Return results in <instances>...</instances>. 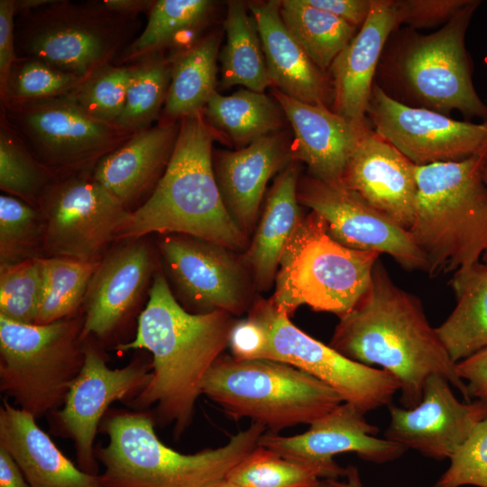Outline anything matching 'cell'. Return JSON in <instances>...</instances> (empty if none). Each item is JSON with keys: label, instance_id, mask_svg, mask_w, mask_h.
Returning a JSON list of instances; mask_svg holds the SVG:
<instances>
[{"label": "cell", "instance_id": "44dd1931", "mask_svg": "<svg viewBox=\"0 0 487 487\" xmlns=\"http://www.w3.org/2000/svg\"><path fill=\"white\" fill-rule=\"evenodd\" d=\"M400 24L396 0H372L366 21L328 69L332 110L360 128H369L373 78L387 41Z\"/></svg>", "mask_w": 487, "mask_h": 487}, {"label": "cell", "instance_id": "5b68a950", "mask_svg": "<svg viewBox=\"0 0 487 487\" xmlns=\"http://www.w3.org/2000/svg\"><path fill=\"white\" fill-rule=\"evenodd\" d=\"M265 430L253 422L222 446L186 455L160 440L151 417L117 414L106 424L99 482L103 487H213L258 446Z\"/></svg>", "mask_w": 487, "mask_h": 487}, {"label": "cell", "instance_id": "ba28073f", "mask_svg": "<svg viewBox=\"0 0 487 487\" xmlns=\"http://www.w3.org/2000/svg\"><path fill=\"white\" fill-rule=\"evenodd\" d=\"M142 22L105 8L101 2L55 0L15 15L16 57L40 60L86 78L114 64Z\"/></svg>", "mask_w": 487, "mask_h": 487}, {"label": "cell", "instance_id": "9a60e30c", "mask_svg": "<svg viewBox=\"0 0 487 487\" xmlns=\"http://www.w3.org/2000/svg\"><path fill=\"white\" fill-rule=\"evenodd\" d=\"M298 199L326 223L328 234L344 246L387 253L407 270L427 271L425 255L410 233L363 201L343 183L313 177L299 180Z\"/></svg>", "mask_w": 487, "mask_h": 487}, {"label": "cell", "instance_id": "60d3db41", "mask_svg": "<svg viewBox=\"0 0 487 487\" xmlns=\"http://www.w3.org/2000/svg\"><path fill=\"white\" fill-rule=\"evenodd\" d=\"M84 80L83 78L59 69L40 60L17 57L5 87L0 91L1 103L67 96Z\"/></svg>", "mask_w": 487, "mask_h": 487}, {"label": "cell", "instance_id": "11a10c76", "mask_svg": "<svg viewBox=\"0 0 487 487\" xmlns=\"http://www.w3.org/2000/svg\"><path fill=\"white\" fill-rule=\"evenodd\" d=\"M213 487H241L236 483L228 481L226 478L214 485Z\"/></svg>", "mask_w": 487, "mask_h": 487}, {"label": "cell", "instance_id": "ab89813d", "mask_svg": "<svg viewBox=\"0 0 487 487\" xmlns=\"http://www.w3.org/2000/svg\"><path fill=\"white\" fill-rule=\"evenodd\" d=\"M43 289L41 257L0 265V317L36 324Z\"/></svg>", "mask_w": 487, "mask_h": 487}, {"label": "cell", "instance_id": "b9f144b4", "mask_svg": "<svg viewBox=\"0 0 487 487\" xmlns=\"http://www.w3.org/2000/svg\"><path fill=\"white\" fill-rule=\"evenodd\" d=\"M132 69V64H108L67 96L93 118L116 124L124 109Z\"/></svg>", "mask_w": 487, "mask_h": 487}, {"label": "cell", "instance_id": "484cf974", "mask_svg": "<svg viewBox=\"0 0 487 487\" xmlns=\"http://www.w3.org/2000/svg\"><path fill=\"white\" fill-rule=\"evenodd\" d=\"M180 120H161L102 158L92 175L126 207L153 191L171 157ZM151 192V193H152Z\"/></svg>", "mask_w": 487, "mask_h": 487}, {"label": "cell", "instance_id": "8fae6325", "mask_svg": "<svg viewBox=\"0 0 487 487\" xmlns=\"http://www.w3.org/2000/svg\"><path fill=\"white\" fill-rule=\"evenodd\" d=\"M1 117L57 178L92 170L135 134L93 118L68 96L1 103Z\"/></svg>", "mask_w": 487, "mask_h": 487}, {"label": "cell", "instance_id": "d6a6232c", "mask_svg": "<svg viewBox=\"0 0 487 487\" xmlns=\"http://www.w3.org/2000/svg\"><path fill=\"white\" fill-rule=\"evenodd\" d=\"M247 7L241 1L228 2L224 22L225 44L218 56L221 85L223 87L240 85L263 93L271 83L258 29Z\"/></svg>", "mask_w": 487, "mask_h": 487}, {"label": "cell", "instance_id": "30bf717a", "mask_svg": "<svg viewBox=\"0 0 487 487\" xmlns=\"http://www.w3.org/2000/svg\"><path fill=\"white\" fill-rule=\"evenodd\" d=\"M83 323L20 324L0 317V389L35 418L64 403L84 363Z\"/></svg>", "mask_w": 487, "mask_h": 487}, {"label": "cell", "instance_id": "5bb4252c", "mask_svg": "<svg viewBox=\"0 0 487 487\" xmlns=\"http://www.w3.org/2000/svg\"><path fill=\"white\" fill-rule=\"evenodd\" d=\"M366 115L373 131L417 166L462 161L487 152V120L473 124L410 106L376 83Z\"/></svg>", "mask_w": 487, "mask_h": 487}, {"label": "cell", "instance_id": "ac0fdd59", "mask_svg": "<svg viewBox=\"0 0 487 487\" xmlns=\"http://www.w3.org/2000/svg\"><path fill=\"white\" fill-rule=\"evenodd\" d=\"M389 409L385 437L436 460L450 459L475 426L487 418V401H459L450 383L439 375L427 379L416 407L391 404Z\"/></svg>", "mask_w": 487, "mask_h": 487}, {"label": "cell", "instance_id": "f1b7e54d", "mask_svg": "<svg viewBox=\"0 0 487 487\" xmlns=\"http://www.w3.org/2000/svg\"><path fill=\"white\" fill-rule=\"evenodd\" d=\"M456 306L436 332L457 363L487 346V265L476 262L455 271Z\"/></svg>", "mask_w": 487, "mask_h": 487}, {"label": "cell", "instance_id": "cb8c5ba5", "mask_svg": "<svg viewBox=\"0 0 487 487\" xmlns=\"http://www.w3.org/2000/svg\"><path fill=\"white\" fill-rule=\"evenodd\" d=\"M290 161L288 138L283 132L262 137L236 151H219L213 157L224 204L247 236L255 229L270 179Z\"/></svg>", "mask_w": 487, "mask_h": 487}, {"label": "cell", "instance_id": "f6af8a7d", "mask_svg": "<svg viewBox=\"0 0 487 487\" xmlns=\"http://www.w3.org/2000/svg\"><path fill=\"white\" fill-rule=\"evenodd\" d=\"M265 345V331L254 318L248 316L234 322L228 341L234 358L238 360L261 359Z\"/></svg>", "mask_w": 487, "mask_h": 487}, {"label": "cell", "instance_id": "7c38bea8", "mask_svg": "<svg viewBox=\"0 0 487 487\" xmlns=\"http://www.w3.org/2000/svg\"><path fill=\"white\" fill-rule=\"evenodd\" d=\"M248 316L258 321L266 334L261 359L282 362L304 371L365 414L391 405L400 389L398 380L387 371L353 361L304 333L270 300L257 301Z\"/></svg>", "mask_w": 487, "mask_h": 487}, {"label": "cell", "instance_id": "d590c367", "mask_svg": "<svg viewBox=\"0 0 487 487\" xmlns=\"http://www.w3.org/2000/svg\"><path fill=\"white\" fill-rule=\"evenodd\" d=\"M99 262L42 256L43 289L36 324H50L73 314L85 302Z\"/></svg>", "mask_w": 487, "mask_h": 487}, {"label": "cell", "instance_id": "d4e9b609", "mask_svg": "<svg viewBox=\"0 0 487 487\" xmlns=\"http://www.w3.org/2000/svg\"><path fill=\"white\" fill-rule=\"evenodd\" d=\"M271 86L296 100L329 107L333 87L329 75L319 69L285 26L279 1L251 2Z\"/></svg>", "mask_w": 487, "mask_h": 487}, {"label": "cell", "instance_id": "8992f818", "mask_svg": "<svg viewBox=\"0 0 487 487\" xmlns=\"http://www.w3.org/2000/svg\"><path fill=\"white\" fill-rule=\"evenodd\" d=\"M202 394L234 420L249 418L271 433L311 425L344 402L316 377L270 359L220 356L206 375Z\"/></svg>", "mask_w": 487, "mask_h": 487}, {"label": "cell", "instance_id": "4dcf8cb0", "mask_svg": "<svg viewBox=\"0 0 487 487\" xmlns=\"http://www.w3.org/2000/svg\"><path fill=\"white\" fill-rule=\"evenodd\" d=\"M219 45L220 33L211 32L170 57L171 78L162 120L179 121L203 110L216 92Z\"/></svg>", "mask_w": 487, "mask_h": 487}, {"label": "cell", "instance_id": "7dc6e473", "mask_svg": "<svg viewBox=\"0 0 487 487\" xmlns=\"http://www.w3.org/2000/svg\"><path fill=\"white\" fill-rule=\"evenodd\" d=\"M458 376L466 381L470 398L487 401V346L456 363Z\"/></svg>", "mask_w": 487, "mask_h": 487}, {"label": "cell", "instance_id": "bcb514c9", "mask_svg": "<svg viewBox=\"0 0 487 487\" xmlns=\"http://www.w3.org/2000/svg\"><path fill=\"white\" fill-rule=\"evenodd\" d=\"M14 0H0V91L6 85L16 60Z\"/></svg>", "mask_w": 487, "mask_h": 487}, {"label": "cell", "instance_id": "7402d4cb", "mask_svg": "<svg viewBox=\"0 0 487 487\" xmlns=\"http://www.w3.org/2000/svg\"><path fill=\"white\" fill-rule=\"evenodd\" d=\"M294 138L291 160L307 164L311 177L330 183H343L348 161L365 133L325 106L307 104L273 88Z\"/></svg>", "mask_w": 487, "mask_h": 487}, {"label": "cell", "instance_id": "f35d334b", "mask_svg": "<svg viewBox=\"0 0 487 487\" xmlns=\"http://www.w3.org/2000/svg\"><path fill=\"white\" fill-rule=\"evenodd\" d=\"M45 220L40 207L4 194L0 196V265L42 257Z\"/></svg>", "mask_w": 487, "mask_h": 487}, {"label": "cell", "instance_id": "52a82bcc", "mask_svg": "<svg viewBox=\"0 0 487 487\" xmlns=\"http://www.w3.org/2000/svg\"><path fill=\"white\" fill-rule=\"evenodd\" d=\"M379 256L337 243L328 234L325 221L311 211L281 255L270 301L289 317L302 305L341 317L367 291Z\"/></svg>", "mask_w": 487, "mask_h": 487}, {"label": "cell", "instance_id": "681fc988", "mask_svg": "<svg viewBox=\"0 0 487 487\" xmlns=\"http://www.w3.org/2000/svg\"><path fill=\"white\" fill-rule=\"evenodd\" d=\"M0 487H30L6 450L0 447Z\"/></svg>", "mask_w": 487, "mask_h": 487}, {"label": "cell", "instance_id": "9c48e42d", "mask_svg": "<svg viewBox=\"0 0 487 487\" xmlns=\"http://www.w3.org/2000/svg\"><path fill=\"white\" fill-rule=\"evenodd\" d=\"M480 1L468 3L439 30L430 34L407 32L387 59L388 74L408 106L448 115L487 120V105L472 79L464 39ZM384 65V66H385Z\"/></svg>", "mask_w": 487, "mask_h": 487}, {"label": "cell", "instance_id": "603a6c76", "mask_svg": "<svg viewBox=\"0 0 487 487\" xmlns=\"http://www.w3.org/2000/svg\"><path fill=\"white\" fill-rule=\"evenodd\" d=\"M153 270L152 251L141 238L104 256L86 296L81 339L105 336L116 328L144 292Z\"/></svg>", "mask_w": 487, "mask_h": 487}, {"label": "cell", "instance_id": "db71d44e", "mask_svg": "<svg viewBox=\"0 0 487 487\" xmlns=\"http://www.w3.org/2000/svg\"><path fill=\"white\" fill-rule=\"evenodd\" d=\"M313 487H336V486L333 483L332 479H322Z\"/></svg>", "mask_w": 487, "mask_h": 487}, {"label": "cell", "instance_id": "4316f807", "mask_svg": "<svg viewBox=\"0 0 487 487\" xmlns=\"http://www.w3.org/2000/svg\"><path fill=\"white\" fill-rule=\"evenodd\" d=\"M0 447L12 456L30 487H103L98 475L69 460L27 411L4 401Z\"/></svg>", "mask_w": 487, "mask_h": 487}, {"label": "cell", "instance_id": "ffe728a7", "mask_svg": "<svg viewBox=\"0 0 487 487\" xmlns=\"http://www.w3.org/2000/svg\"><path fill=\"white\" fill-rule=\"evenodd\" d=\"M415 166L392 144L369 129L348 161L343 184L409 231L416 211Z\"/></svg>", "mask_w": 487, "mask_h": 487}, {"label": "cell", "instance_id": "e575fe53", "mask_svg": "<svg viewBox=\"0 0 487 487\" xmlns=\"http://www.w3.org/2000/svg\"><path fill=\"white\" fill-rule=\"evenodd\" d=\"M123 112L116 124L137 133L152 127L164 106L171 78V60L162 52L133 63Z\"/></svg>", "mask_w": 487, "mask_h": 487}, {"label": "cell", "instance_id": "4fadbf2b", "mask_svg": "<svg viewBox=\"0 0 487 487\" xmlns=\"http://www.w3.org/2000/svg\"><path fill=\"white\" fill-rule=\"evenodd\" d=\"M45 220V257L98 262L130 209L92 175L58 178L40 205Z\"/></svg>", "mask_w": 487, "mask_h": 487}, {"label": "cell", "instance_id": "d6986e66", "mask_svg": "<svg viewBox=\"0 0 487 487\" xmlns=\"http://www.w3.org/2000/svg\"><path fill=\"white\" fill-rule=\"evenodd\" d=\"M152 367L132 363L110 369L93 348H84V363L72 381L58 418L73 439L79 469L96 474L93 443L97 427L110 404L140 392L151 380Z\"/></svg>", "mask_w": 487, "mask_h": 487}, {"label": "cell", "instance_id": "6da1fadb", "mask_svg": "<svg viewBox=\"0 0 487 487\" xmlns=\"http://www.w3.org/2000/svg\"><path fill=\"white\" fill-rule=\"evenodd\" d=\"M329 345L353 361L379 365L393 375L405 409L419 404L431 375L445 378L466 402L472 401L456 363L429 325L419 299L396 286L379 260L370 287L339 317Z\"/></svg>", "mask_w": 487, "mask_h": 487}, {"label": "cell", "instance_id": "836d02e7", "mask_svg": "<svg viewBox=\"0 0 487 487\" xmlns=\"http://www.w3.org/2000/svg\"><path fill=\"white\" fill-rule=\"evenodd\" d=\"M279 2L289 32L313 62L326 72L359 29L305 0Z\"/></svg>", "mask_w": 487, "mask_h": 487}, {"label": "cell", "instance_id": "1f68e13d", "mask_svg": "<svg viewBox=\"0 0 487 487\" xmlns=\"http://www.w3.org/2000/svg\"><path fill=\"white\" fill-rule=\"evenodd\" d=\"M203 114L216 135L222 133L243 146L281 132L286 119L274 97L249 89L229 96L216 91L203 108Z\"/></svg>", "mask_w": 487, "mask_h": 487}, {"label": "cell", "instance_id": "6f0895ef", "mask_svg": "<svg viewBox=\"0 0 487 487\" xmlns=\"http://www.w3.org/2000/svg\"><path fill=\"white\" fill-rule=\"evenodd\" d=\"M482 262L487 265V251L482 255Z\"/></svg>", "mask_w": 487, "mask_h": 487}, {"label": "cell", "instance_id": "e0dca14e", "mask_svg": "<svg viewBox=\"0 0 487 487\" xmlns=\"http://www.w3.org/2000/svg\"><path fill=\"white\" fill-rule=\"evenodd\" d=\"M365 413L349 402H343L316 420L305 433L282 436L263 433L258 446L277 454L322 468L327 479L345 475V468L337 464L334 456L354 452L363 460L386 463L406 452L400 444L374 436L379 428L370 424Z\"/></svg>", "mask_w": 487, "mask_h": 487}, {"label": "cell", "instance_id": "74e56055", "mask_svg": "<svg viewBox=\"0 0 487 487\" xmlns=\"http://www.w3.org/2000/svg\"><path fill=\"white\" fill-rule=\"evenodd\" d=\"M321 478L327 479L322 468L259 446L226 476L241 487H313Z\"/></svg>", "mask_w": 487, "mask_h": 487}, {"label": "cell", "instance_id": "f546056e", "mask_svg": "<svg viewBox=\"0 0 487 487\" xmlns=\"http://www.w3.org/2000/svg\"><path fill=\"white\" fill-rule=\"evenodd\" d=\"M216 3L210 0H158L149 11L148 21L141 34L117 57L115 65L131 62L162 52L170 46H179L185 39L187 48L208 23Z\"/></svg>", "mask_w": 487, "mask_h": 487}, {"label": "cell", "instance_id": "277c9868", "mask_svg": "<svg viewBox=\"0 0 487 487\" xmlns=\"http://www.w3.org/2000/svg\"><path fill=\"white\" fill-rule=\"evenodd\" d=\"M487 152L462 161L415 166L416 211L409 233L430 275L456 271L487 251Z\"/></svg>", "mask_w": 487, "mask_h": 487}, {"label": "cell", "instance_id": "f907efd6", "mask_svg": "<svg viewBox=\"0 0 487 487\" xmlns=\"http://www.w3.org/2000/svg\"><path fill=\"white\" fill-rule=\"evenodd\" d=\"M100 2L107 10L127 16H138L142 12H149L153 4V1L148 0H103Z\"/></svg>", "mask_w": 487, "mask_h": 487}, {"label": "cell", "instance_id": "83f0119b", "mask_svg": "<svg viewBox=\"0 0 487 487\" xmlns=\"http://www.w3.org/2000/svg\"><path fill=\"white\" fill-rule=\"evenodd\" d=\"M299 167L290 161L273 181L253 237L242 258L255 286L268 289L281 255L302 220L298 199Z\"/></svg>", "mask_w": 487, "mask_h": 487}, {"label": "cell", "instance_id": "f5cc1de1", "mask_svg": "<svg viewBox=\"0 0 487 487\" xmlns=\"http://www.w3.org/2000/svg\"><path fill=\"white\" fill-rule=\"evenodd\" d=\"M54 1L55 0H14L15 15L26 11L41 8Z\"/></svg>", "mask_w": 487, "mask_h": 487}, {"label": "cell", "instance_id": "c3c4849f", "mask_svg": "<svg viewBox=\"0 0 487 487\" xmlns=\"http://www.w3.org/2000/svg\"><path fill=\"white\" fill-rule=\"evenodd\" d=\"M308 5L326 11L360 29L371 11L372 0H305Z\"/></svg>", "mask_w": 487, "mask_h": 487}, {"label": "cell", "instance_id": "3957f363", "mask_svg": "<svg viewBox=\"0 0 487 487\" xmlns=\"http://www.w3.org/2000/svg\"><path fill=\"white\" fill-rule=\"evenodd\" d=\"M216 136L203 110L180 119L164 173L148 198L130 211L115 239L179 234L234 252L247 250L248 236L228 213L216 179L212 150Z\"/></svg>", "mask_w": 487, "mask_h": 487}, {"label": "cell", "instance_id": "816d5d0a", "mask_svg": "<svg viewBox=\"0 0 487 487\" xmlns=\"http://www.w3.org/2000/svg\"><path fill=\"white\" fill-rule=\"evenodd\" d=\"M345 476L346 478L345 482H339L332 479L333 483L336 487H364L356 466L348 465L345 468Z\"/></svg>", "mask_w": 487, "mask_h": 487}, {"label": "cell", "instance_id": "9f6ffc18", "mask_svg": "<svg viewBox=\"0 0 487 487\" xmlns=\"http://www.w3.org/2000/svg\"><path fill=\"white\" fill-rule=\"evenodd\" d=\"M482 175L485 185L487 186V152L484 155L482 165Z\"/></svg>", "mask_w": 487, "mask_h": 487}, {"label": "cell", "instance_id": "2e32d148", "mask_svg": "<svg viewBox=\"0 0 487 487\" xmlns=\"http://www.w3.org/2000/svg\"><path fill=\"white\" fill-rule=\"evenodd\" d=\"M158 245L179 297L199 313L240 315L248 308L250 280L234 251L179 234H167Z\"/></svg>", "mask_w": 487, "mask_h": 487}, {"label": "cell", "instance_id": "8d00e7d4", "mask_svg": "<svg viewBox=\"0 0 487 487\" xmlns=\"http://www.w3.org/2000/svg\"><path fill=\"white\" fill-rule=\"evenodd\" d=\"M57 179L51 170L37 161L1 117V190L39 207L43 194Z\"/></svg>", "mask_w": 487, "mask_h": 487}, {"label": "cell", "instance_id": "7bdbcfd3", "mask_svg": "<svg viewBox=\"0 0 487 487\" xmlns=\"http://www.w3.org/2000/svg\"><path fill=\"white\" fill-rule=\"evenodd\" d=\"M487 487V418L479 422L450 457L447 470L434 487Z\"/></svg>", "mask_w": 487, "mask_h": 487}, {"label": "cell", "instance_id": "ee69618b", "mask_svg": "<svg viewBox=\"0 0 487 487\" xmlns=\"http://www.w3.org/2000/svg\"><path fill=\"white\" fill-rule=\"evenodd\" d=\"M469 0H396L400 23L430 28L449 22Z\"/></svg>", "mask_w": 487, "mask_h": 487}, {"label": "cell", "instance_id": "7a4b0ae2", "mask_svg": "<svg viewBox=\"0 0 487 487\" xmlns=\"http://www.w3.org/2000/svg\"><path fill=\"white\" fill-rule=\"evenodd\" d=\"M231 314L191 313L177 301L162 273L156 272L133 340L116 349H145L152 355L151 380L133 404L155 406L157 419L173 423L176 436L190 424L206 375L228 345Z\"/></svg>", "mask_w": 487, "mask_h": 487}]
</instances>
